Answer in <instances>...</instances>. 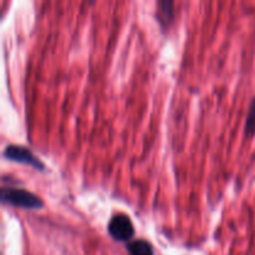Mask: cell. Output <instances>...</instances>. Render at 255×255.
I'll use <instances>...</instances> for the list:
<instances>
[{
    "label": "cell",
    "mask_w": 255,
    "mask_h": 255,
    "mask_svg": "<svg viewBox=\"0 0 255 255\" xmlns=\"http://www.w3.org/2000/svg\"><path fill=\"white\" fill-rule=\"evenodd\" d=\"M1 202L14 207L26 209H39L44 206L41 198L29 191L19 188H2L0 193Z\"/></svg>",
    "instance_id": "obj_1"
},
{
    "label": "cell",
    "mask_w": 255,
    "mask_h": 255,
    "mask_svg": "<svg viewBox=\"0 0 255 255\" xmlns=\"http://www.w3.org/2000/svg\"><path fill=\"white\" fill-rule=\"evenodd\" d=\"M109 233L116 241H129L134 236V227L131 218L124 213L114 216L109 223Z\"/></svg>",
    "instance_id": "obj_2"
},
{
    "label": "cell",
    "mask_w": 255,
    "mask_h": 255,
    "mask_svg": "<svg viewBox=\"0 0 255 255\" xmlns=\"http://www.w3.org/2000/svg\"><path fill=\"white\" fill-rule=\"evenodd\" d=\"M4 157L9 161L19 162V163L27 164L34 168L39 169V171H44L45 166L30 149L26 147L16 146V144H10L4 149Z\"/></svg>",
    "instance_id": "obj_3"
},
{
    "label": "cell",
    "mask_w": 255,
    "mask_h": 255,
    "mask_svg": "<svg viewBox=\"0 0 255 255\" xmlns=\"http://www.w3.org/2000/svg\"><path fill=\"white\" fill-rule=\"evenodd\" d=\"M173 1H159L158 2V21L163 27H167L173 19L174 12Z\"/></svg>",
    "instance_id": "obj_4"
},
{
    "label": "cell",
    "mask_w": 255,
    "mask_h": 255,
    "mask_svg": "<svg viewBox=\"0 0 255 255\" xmlns=\"http://www.w3.org/2000/svg\"><path fill=\"white\" fill-rule=\"evenodd\" d=\"M127 251L129 255H154L151 244L144 239L132 241L127 244Z\"/></svg>",
    "instance_id": "obj_5"
},
{
    "label": "cell",
    "mask_w": 255,
    "mask_h": 255,
    "mask_svg": "<svg viewBox=\"0 0 255 255\" xmlns=\"http://www.w3.org/2000/svg\"><path fill=\"white\" fill-rule=\"evenodd\" d=\"M246 136L247 137H253L255 134V96L253 97L249 106L248 115H247V121H246Z\"/></svg>",
    "instance_id": "obj_6"
}]
</instances>
